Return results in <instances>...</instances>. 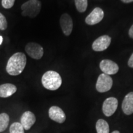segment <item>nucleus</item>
<instances>
[{
    "instance_id": "obj_5",
    "label": "nucleus",
    "mask_w": 133,
    "mask_h": 133,
    "mask_svg": "<svg viewBox=\"0 0 133 133\" xmlns=\"http://www.w3.org/2000/svg\"><path fill=\"white\" fill-rule=\"evenodd\" d=\"M25 51L28 55L34 59H40L44 54V50L41 45L36 43H29L25 46Z\"/></svg>"
},
{
    "instance_id": "obj_10",
    "label": "nucleus",
    "mask_w": 133,
    "mask_h": 133,
    "mask_svg": "<svg viewBox=\"0 0 133 133\" xmlns=\"http://www.w3.org/2000/svg\"><path fill=\"white\" fill-rule=\"evenodd\" d=\"M60 25L65 35L69 36L72 31L74 26L72 19L70 15L66 13L63 14L60 18Z\"/></svg>"
},
{
    "instance_id": "obj_17",
    "label": "nucleus",
    "mask_w": 133,
    "mask_h": 133,
    "mask_svg": "<svg viewBox=\"0 0 133 133\" xmlns=\"http://www.w3.org/2000/svg\"><path fill=\"white\" fill-rule=\"evenodd\" d=\"M10 133H25L24 128L21 123L14 122L9 128Z\"/></svg>"
},
{
    "instance_id": "obj_18",
    "label": "nucleus",
    "mask_w": 133,
    "mask_h": 133,
    "mask_svg": "<svg viewBox=\"0 0 133 133\" xmlns=\"http://www.w3.org/2000/svg\"><path fill=\"white\" fill-rule=\"evenodd\" d=\"M75 3L78 12H85L88 8V0H75Z\"/></svg>"
},
{
    "instance_id": "obj_9",
    "label": "nucleus",
    "mask_w": 133,
    "mask_h": 133,
    "mask_svg": "<svg viewBox=\"0 0 133 133\" xmlns=\"http://www.w3.org/2000/svg\"><path fill=\"white\" fill-rule=\"evenodd\" d=\"M104 17V11L100 8H96L86 17L85 22L88 25H93L99 23Z\"/></svg>"
},
{
    "instance_id": "obj_22",
    "label": "nucleus",
    "mask_w": 133,
    "mask_h": 133,
    "mask_svg": "<svg viewBox=\"0 0 133 133\" xmlns=\"http://www.w3.org/2000/svg\"><path fill=\"white\" fill-rule=\"evenodd\" d=\"M129 36H130V38H132L133 39V24L132 25V26H131V28L129 30Z\"/></svg>"
},
{
    "instance_id": "obj_21",
    "label": "nucleus",
    "mask_w": 133,
    "mask_h": 133,
    "mask_svg": "<svg viewBox=\"0 0 133 133\" xmlns=\"http://www.w3.org/2000/svg\"><path fill=\"white\" fill-rule=\"evenodd\" d=\"M128 65L129 67L133 68V53L131 54V57H129L128 62Z\"/></svg>"
},
{
    "instance_id": "obj_15",
    "label": "nucleus",
    "mask_w": 133,
    "mask_h": 133,
    "mask_svg": "<svg viewBox=\"0 0 133 133\" xmlns=\"http://www.w3.org/2000/svg\"><path fill=\"white\" fill-rule=\"evenodd\" d=\"M97 133H109V125L105 120L99 119L96 124Z\"/></svg>"
},
{
    "instance_id": "obj_19",
    "label": "nucleus",
    "mask_w": 133,
    "mask_h": 133,
    "mask_svg": "<svg viewBox=\"0 0 133 133\" xmlns=\"http://www.w3.org/2000/svg\"><path fill=\"white\" fill-rule=\"evenodd\" d=\"M8 27V22L6 17L0 13V30H5Z\"/></svg>"
},
{
    "instance_id": "obj_1",
    "label": "nucleus",
    "mask_w": 133,
    "mask_h": 133,
    "mask_svg": "<svg viewBox=\"0 0 133 133\" xmlns=\"http://www.w3.org/2000/svg\"><path fill=\"white\" fill-rule=\"evenodd\" d=\"M26 64V56L23 52H16L13 54L6 65V71L12 76L19 75L24 71Z\"/></svg>"
},
{
    "instance_id": "obj_24",
    "label": "nucleus",
    "mask_w": 133,
    "mask_h": 133,
    "mask_svg": "<svg viewBox=\"0 0 133 133\" xmlns=\"http://www.w3.org/2000/svg\"><path fill=\"white\" fill-rule=\"evenodd\" d=\"M3 37H2V36H0V45H1V44H2V43H3Z\"/></svg>"
},
{
    "instance_id": "obj_6",
    "label": "nucleus",
    "mask_w": 133,
    "mask_h": 133,
    "mask_svg": "<svg viewBox=\"0 0 133 133\" xmlns=\"http://www.w3.org/2000/svg\"><path fill=\"white\" fill-rule=\"evenodd\" d=\"M118 100L116 98L111 97L105 100L102 105V111L106 116H110L115 112L118 107Z\"/></svg>"
},
{
    "instance_id": "obj_13",
    "label": "nucleus",
    "mask_w": 133,
    "mask_h": 133,
    "mask_svg": "<svg viewBox=\"0 0 133 133\" xmlns=\"http://www.w3.org/2000/svg\"><path fill=\"white\" fill-rule=\"evenodd\" d=\"M121 108L124 114L127 115L133 114V92L126 94L123 101Z\"/></svg>"
},
{
    "instance_id": "obj_16",
    "label": "nucleus",
    "mask_w": 133,
    "mask_h": 133,
    "mask_svg": "<svg viewBox=\"0 0 133 133\" xmlns=\"http://www.w3.org/2000/svg\"><path fill=\"white\" fill-rule=\"evenodd\" d=\"M9 116L6 113L0 114V132H3L7 129L9 123Z\"/></svg>"
},
{
    "instance_id": "obj_4",
    "label": "nucleus",
    "mask_w": 133,
    "mask_h": 133,
    "mask_svg": "<svg viewBox=\"0 0 133 133\" xmlns=\"http://www.w3.org/2000/svg\"><path fill=\"white\" fill-rule=\"evenodd\" d=\"M113 85V80L110 75L105 74H101L98 77L96 88L98 92H105L111 89Z\"/></svg>"
},
{
    "instance_id": "obj_7",
    "label": "nucleus",
    "mask_w": 133,
    "mask_h": 133,
    "mask_svg": "<svg viewBox=\"0 0 133 133\" xmlns=\"http://www.w3.org/2000/svg\"><path fill=\"white\" fill-rule=\"evenodd\" d=\"M100 69L103 74L109 75L116 74L119 70V66L114 61L109 59L102 60L100 62Z\"/></svg>"
},
{
    "instance_id": "obj_2",
    "label": "nucleus",
    "mask_w": 133,
    "mask_h": 133,
    "mask_svg": "<svg viewBox=\"0 0 133 133\" xmlns=\"http://www.w3.org/2000/svg\"><path fill=\"white\" fill-rule=\"evenodd\" d=\"M41 83L44 88L51 91L57 90L62 84V78L57 72L55 71H48L44 74Z\"/></svg>"
},
{
    "instance_id": "obj_3",
    "label": "nucleus",
    "mask_w": 133,
    "mask_h": 133,
    "mask_svg": "<svg viewBox=\"0 0 133 133\" xmlns=\"http://www.w3.org/2000/svg\"><path fill=\"white\" fill-rule=\"evenodd\" d=\"M41 3L38 0H29L21 6L22 15L30 18L35 17L40 12Z\"/></svg>"
},
{
    "instance_id": "obj_12",
    "label": "nucleus",
    "mask_w": 133,
    "mask_h": 133,
    "mask_svg": "<svg viewBox=\"0 0 133 133\" xmlns=\"http://www.w3.org/2000/svg\"><path fill=\"white\" fill-rule=\"evenodd\" d=\"M36 122V116L30 111H26L22 115L21 123L25 130H29Z\"/></svg>"
},
{
    "instance_id": "obj_14",
    "label": "nucleus",
    "mask_w": 133,
    "mask_h": 133,
    "mask_svg": "<svg viewBox=\"0 0 133 133\" xmlns=\"http://www.w3.org/2000/svg\"><path fill=\"white\" fill-rule=\"evenodd\" d=\"M17 91V87L11 83H5L0 85V97L7 98Z\"/></svg>"
},
{
    "instance_id": "obj_23",
    "label": "nucleus",
    "mask_w": 133,
    "mask_h": 133,
    "mask_svg": "<svg viewBox=\"0 0 133 133\" xmlns=\"http://www.w3.org/2000/svg\"><path fill=\"white\" fill-rule=\"evenodd\" d=\"M121 1H123L124 3H129L133 2V0H121Z\"/></svg>"
},
{
    "instance_id": "obj_11",
    "label": "nucleus",
    "mask_w": 133,
    "mask_h": 133,
    "mask_svg": "<svg viewBox=\"0 0 133 133\" xmlns=\"http://www.w3.org/2000/svg\"><path fill=\"white\" fill-rule=\"evenodd\" d=\"M48 114L50 119L58 123H63L66 119V115L64 112L57 106H52L50 107Z\"/></svg>"
},
{
    "instance_id": "obj_8",
    "label": "nucleus",
    "mask_w": 133,
    "mask_h": 133,
    "mask_svg": "<svg viewBox=\"0 0 133 133\" xmlns=\"http://www.w3.org/2000/svg\"><path fill=\"white\" fill-rule=\"evenodd\" d=\"M111 43V38L108 35H103L99 37L94 41L92 48L94 51L101 52L107 49Z\"/></svg>"
},
{
    "instance_id": "obj_25",
    "label": "nucleus",
    "mask_w": 133,
    "mask_h": 133,
    "mask_svg": "<svg viewBox=\"0 0 133 133\" xmlns=\"http://www.w3.org/2000/svg\"><path fill=\"white\" fill-rule=\"evenodd\" d=\"M112 133H120V132H119L118 131H113Z\"/></svg>"
},
{
    "instance_id": "obj_20",
    "label": "nucleus",
    "mask_w": 133,
    "mask_h": 133,
    "mask_svg": "<svg viewBox=\"0 0 133 133\" xmlns=\"http://www.w3.org/2000/svg\"><path fill=\"white\" fill-rule=\"evenodd\" d=\"M15 0H2V6L5 9H10L14 6Z\"/></svg>"
}]
</instances>
